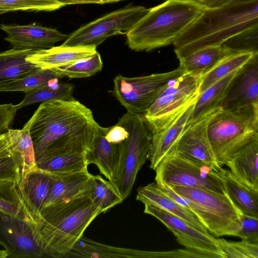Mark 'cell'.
Listing matches in <instances>:
<instances>
[{
  "mask_svg": "<svg viewBox=\"0 0 258 258\" xmlns=\"http://www.w3.org/2000/svg\"><path fill=\"white\" fill-rule=\"evenodd\" d=\"M99 126L92 111L72 97L41 102L23 127L30 134L36 160L63 150L88 151Z\"/></svg>",
  "mask_w": 258,
  "mask_h": 258,
  "instance_id": "6da1fadb",
  "label": "cell"
},
{
  "mask_svg": "<svg viewBox=\"0 0 258 258\" xmlns=\"http://www.w3.org/2000/svg\"><path fill=\"white\" fill-rule=\"evenodd\" d=\"M258 25V0H232L205 7L173 44L179 59L202 48L220 45L230 37Z\"/></svg>",
  "mask_w": 258,
  "mask_h": 258,
  "instance_id": "7a4b0ae2",
  "label": "cell"
},
{
  "mask_svg": "<svg viewBox=\"0 0 258 258\" xmlns=\"http://www.w3.org/2000/svg\"><path fill=\"white\" fill-rule=\"evenodd\" d=\"M101 213L100 208L87 196L43 208L36 217L43 257H65Z\"/></svg>",
  "mask_w": 258,
  "mask_h": 258,
  "instance_id": "3957f363",
  "label": "cell"
},
{
  "mask_svg": "<svg viewBox=\"0 0 258 258\" xmlns=\"http://www.w3.org/2000/svg\"><path fill=\"white\" fill-rule=\"evenodd\" d=\"M205 6L196 0H166L148 12L126 34L128 47L150 51L173 43Z\"/></svg>",
  "mask_w": 258,
  "mask_h": 258,
  "instance_id": "277c9868",
  "label": "cell"
},
{
  "mask_svg": "<svg viewBox=\"0 0 258 258\" xmlns=\"http://www.w3.org/2000/svg\"><path fill=\"white\" fill-rule=\"evenodd\" d=\"M207 133L221 167L241 148L258 140V105L234 110L218 108L209 121Z\"/></svg>",
  "mask_w": 258,
  "mask_h": 258,
  "instance_id": "5b68a950",
  "label": "cell"
},
{
  "mask_svg": "<svg viewBox=\"0 0 258 258\" xmlns=\"http://www.w3.org/2000/svg\"><path fill=\"white\" fill-rule=\"evenodd\" d=\"M169 186L183 198L187 208L198 216L213 236H235L240 229L241 213L226 194L199 187Z\"/></svg>",
  "mask_w": 258,
  "mask_h": 258,
  "instance_id": "8992f818",
  "label": "cell"
},
{
  "mask_svg": "<svg viewBox=\"0 0 258 258\" xmlns=\"http://www.w3.org/2000/svg\"><path fill=\"white\" fill-rule=\"evenodd\" d=\"M118 122L126 129L128 135L122 143L112 183L125 199L131 195L138 173L148 159L152 134L143 114L127 111Z\"/></svg>",
  "mask_w": 258,
  "mask_h": 258,
  "instance_id": "52a82bcc",
  "label": "cell"
},
{
  "mask_svg": "<svg viewBox=\"0 0 258 258\" xmlns=\"http://www.w3.org/2000/svg\"><path fill=\"white\" fill-rule=\"evenodd\" d=\"M218 168L190 156L170 152L155 169V182L158 185L199 187L226 194Z\"/></svg>",
  "mask_w": 258,
  "mask_h": 258,
  "instance_id": "ba28073f",
  "label": "cell"
},
{
  "mask_svg": "<svg viewBox=\"0 0 258 258\" xmlns=\"http://www.w3.org/2000/svg\"><path fill=\"white\" fill-rule=\"evenodd\" d=\"M200 80V77L184 74L168 83L143 114L151 134L164 128L197 100Z\"/></svg>",
  "mask_w": 258,
  "mask_h": 258,
  "instance_id": "9c48e42d",
  "label": "cell"
},
{
  "mask_svg": "<svg viewBox=\"0 0 258 258\" xmlns=\"http://www.w3.org/2000/svg\"><path fill=\"white\" fill-rule=\"evenodd\" d=\"M184 74L179 66L170 72L141 77L119 75L113 80L112 93L127 111L144 114L170 81Z\"/></svg>",
  "mask_w": 258,
  "mask_h": 258,
  "instance_id": "30bf717a",
  "label": "cell"
},
{
  "mask_svg": "<svg viewBox=\"0 0 258 258\" xmlns=\"http://www.w3.org/2000/svg\"><path fill=\"white\" fill-rule=\"evenodd\" d=\"M141 6H127L85 24L68 36L64 46H97L110 37L126 34L148 12Z\"/></svg>",
  "mask_w": 258,
  "mask_h": 258,
  "instance_id": "8fae6325",
  "label": "cell"
},
{
  "mask_svg": "<svg viewBox=\"0 0 258 258\" xmlns=\"http://www.w3.org/2000/svg\"><path fill=\"white\" fill-rule=\"evenodd\" d=\"M0 244L10 258L43 257L36 223L0 211Z\"/></svg>",
  "mask_w": 258,
  "mask_h": 258,
  "instance_id": "7c38bea8",
  "label": "cell"
},
{
  "mask_svg": "<svg viewBox=\"0 0 258 258\" xmlns=\"http://www.w3.org/2000/svg\"><path fill=\"white\" fill-rule=\"evenodd\" d=\"M144 213L161 221L176 237L177 242L186 248L211 255L225 258L217 244L216 238L197 229L180 218L151 204L145 203Z\"/></svg>",
  "mask_w": 258,
  "mask_h": 258,
  "instance_id": "4fadbf2b",
  "label": "cell"
},
{
  "mask_svg": "<svg viewBox=\"0 0 258 258\" xmlns=\"http://www.w3.org/2000/svg\"><path fill=\"white\" fill-rule=\"evenodd\" d=\"M0 29L7 34L5 40L17 49H48L57 42L65 40L68 36L56 29L36 23L24 25L2 24Z\"/></svg>",
  "mask_w": 258,
  "mask_h": 258,
  "instance_id": "5bb4252c",
  "label": "cell"
},
{
  "mask_svg": "<svg viewBox=\"0 0 258 258\" xmlns=\"http://www.w3.org/2000/svg\"><path fill=\"white\" fill-rule=\"evenodd\" d=\"M218 109L188 124L170 152L180 153L216 167H222L217 162L207 133L209 121Z\"/></svg>",
  "mask_w": 258,
  "mask_h": 258,
  "instance_id": "9a60e30c",
  "label": "cell"
},
{
  "mask_svg": "<svg viewBox=\"0 0 258 258\" xmlns=\"http://www.w3.org/2000/svg\"><path fill=\"white\" fill-rule=\"evenodd\" d=\"M254 105H258V54L239 70L220 108L234 110Z\"/></svg>",
  "mask_w": 258,
  "mask_h": 258,
  "instance_id": "2e32d148",
  "label": "cell"
},
{
  "mask_svg": "<svg viewBox=\"0 0 258 258\" xmlns=\"http://www.w3.org/2000/svg\"><path fill=\"white\" fill-rule=\"evenodd\" d=\"M195 101L186 106L164 128L152 134L148 156L151 169L155 170L182 134L188 123Z\"/></svg>",
  "mask_w": 258,
  "mask_h": 258,
  "instance_id": "e0dca14e",
  "label": "cell"
},
{
  "mask_svg": "<svg viewBox=\"0 0 258 258\" xmlns=\"http://www.w3.org/2000/svg\"><path fill=\"white\" fill-rule=\"evenodd\" d=\"M52 185L51 175L36 166L28 171L21 178L20 187L23 199L35 218L43 209Z\"/></svg>",
  "mask_w": 258,
  "mask_h": 258,
  "instance_id": "ac0fdd59",
  "label": "cell"
},
{
  "mask_svg": "<svg viewBox=\"0 0 258 258\" xmlns=\"http://www.w3.org/2000/svg\"><path fill=\"white\" fill-rule=\"evenodd\" d=\"M50 174L53 185L43 208L64 204L86 196L88 183L93 175L88 170L63 174Z\"/></svg>",
  "mask_w": 258,
  "mask_h": 258,
  "instance_id": "d6986e66",
  "label": "cell"
},
{
  "mask_svg": "<svg viewBox=\"0 0 258 258\" xmlns=\"http://www.w3.org/2000/svg\"><path fill=\"white\" fill-rule=\"evenodd\" d=\"M108 127L99 125L91 146L87 153L89 164H94L100 173L112 182L116 171L122 143L115 144L105 137Z\"/></svg>",
  "mask_w": 258,
  "mask_h": 258,
  "instance_id": "ffe728a7",
  "label": "cell"
},
{
  "mask_svg": "<svg viewBox=\"0 0 258 258\" xmlns=\"http://www.w3.org/2000/svg\"><path fill=\"white\" fill-rule=\"evenodd\" d=\"M136 200L143 204L156 205L180 218L200 231L210 234L194 212L178 204L165 193L155 182L139 187L137 189Z\"/></svg>",
  "mask_w": 258,
  "mask_h": 258,
  "instance_id": "44dd1931",
  "label": "cell"
},
{
  "mask_svg": "<svg viewBox=\"0 0 258 258\" xmlns=\"http://www.w3.org/2000/svg\"><path fill=\"white\" fill-rule=\"evenodd\" d=\"M96 46H64L62 45L36 51L26 59L42 69H51L94 54Z\"/></svg>",
  "mask_w": 258,
  "mask_h": 258,
  "instance_id": "7402d4cb",
  "label": "cell"
},
{
  "mask_svg": "<svg viewBox=\"0 0 258 258\" xmlns=\"http://www.w3.org/2000/svg\"><path fill=\"white\" fill-rule=\"evenodd\" d=\"M258 140L239 149L226 163L230 172L241 183L258 191Z\"/></svg>",
  "mask_w": 258,
  "mask_h": 258,
  "instance_id": "603a6c76",
  "label": "cell"
},
{
  "mask_svg": "<svg viewBox=\"0 0 258 258\" xmlns=\"http://www.w3.org/2000/svg\"><path fill=\"white\" fill-rule=\"evenodd\" d=\"M87 151L72 149L46 154L35 160L37 168L51 174H63L88 170Z\"/></svg>",
  "mask_w": 258,
  "mask_h": 258,
  "instance_id": "cb8c5ba5",
  "label": "cell"
},
{
  "mask_svg": "<svg viewBox=\"0 0 258 258\" xmlns=\"http://www.w3.org/2000/svg\"><path fill=\"white\" fill-rule=\"evenodd\" d=\"M36 51L13 48L0 52V92L13 81L41 69L26 59Z\"/></svg>",
  "mask_w": 258,
  "mask_h": 258,
  "instance_id": "d4e9b609",
  "label": "cell"
},
{
  "mask_svg": "<svg viewBox=\"0 0 258 258\" xmlns=\"http://www.w3.org/2000/svg\"><path fill=\"white\" fill-rule=\"evenodd\" d=\"M65 257L150 258V251L110 246L83 235Z\"/></svg>",
  "mask_w": 258,
  "mask_h": 258,
  "instance_id": "484cf974",
  "label": "cell"
},
{
  "mask_svg": "<svg viewBox=\"0 0 258 258\" xmlns=\"http://www.w3.org/2000/svg\"><path fill=\"white\" fill-rule=\"evenodd\" d=\"M240 69L224 77L200 94L194 103L187 125L199 120L208 113L220 108L232 80Z\"/></svg>",
  "mask_w": 258,
  "mask_h": 258,
  "instance_id": "4316f807",
  "label": "cell"
},
{
  "mask_svg": "<svg viewBox=\"0 0 258 258\" xmlns=\"http://www.w3.org/2000/svg\"><path fill=\"white\" fill-rule=\"evenodd\" d=\"M226 194L242 214L258 218V191L241 183L229 170L221 168Z\"/></svg>",
  "mask_w": 258,
  "mask_h": 258,
  "instance_id": "83f0119b",
  "label": "cell"
},
{
  "mask_svg": "<svg viewBox=\"0 0 258 258\" xmlns=\"http://www.w3.org/2000/svg\"><path fill=\"white\" fill-rule=\"evenodd\" d=\"M231 53L222 45L205 47L179 59L185 74L201 77Z\"/></svg>",
  "mask_w": 258,
  "mask_h": 258,
  "instance_id": "f1b7e54d",
  "label": "cell"
},
{
  "mask_svg": "<svg viewBox=\"0 0 258 258\" xmlns=\"http://www.w3.org/2000/svg\"><path fill=\"white\" fill-rule=\"evenodd\" d=\"M0 211L36 223L24 201L19 183L14 180H0Z\"/></svg>",
  "mask_w": 258,
  "mask_h": 258,
  "instance_id": "f546056e",
  "label": "cell"
},
{
  "mask_svg": "<svg viewBox=\"0 0 258 258\" xmlns=\"http://www.w3.org/2000/svg\"><path fill=\"white\" fill-rule=\"evenodd\" d=\"M86 196L100 208L102 213L121 203L124 200L115 186L99 175H93L91 177Z\"/></svg>",
  "mask_w": 258,
  "mask_h": 258,
  "instance_id": "4dcf8cb0",
  "label": "cell"
},
{
  "mask_svg": "<svg viewBox=\"0 0 258 258\" xmlns=\"http://www.w3.org/2000/svg\"><path fill=\"white\" fill-rule=\"evenodd\" d=\"M255 55L252 53H238L224 57L201 77L199 93H201L218 81L243 67Z\"/></svg>",
  "mask_w": 258,
  "mask_h": 258,
  "instance_id": "1f68e13d",
  "label": "cell"
},
{
  "mask_svg": "<svg viewBox=\"0 0 258 258\" xmlns=\"http://www.w3.org/2000/svg\"><path fill=\"white\" fill-rule=\"evenodd\" d=\"M58 80H51L42 87L25 93L23 100L16 105L17 110L36 103L72 98L75 86L70 83H59Z\"/></svg>",
  "mask_w": 258,
  "mask_h": 258,
  "instance_id": "d6a6232c",
  "label": "cell"
},
{
  "mask_svg": "<svg viewBox=\"0 0 258 258\" xmlns=\"http://www.w3.org/2000/svg\"><path fill=\"white\" fill-rule=\"evenodd\" d=\"M7 133L10 149L18 156L20 162L21 178L28 171L36 166L32 140L29 131L25 127L21 130L9 128Z\"/></svg>",
  "mask_w": 258,
  "mask_h": 258,
  "instance_id": "836d02e7",
  "label": "cell"
},
{
  "mask_svg": "<svg viewBox=\"0 0 258 258\" xmlns=\"http://www.w3.org/2000/svg\"><path fill=\"white\" fill-rule=\"evenodd\" d=\"M103 62L99 52L68 64L51 69L61 78H82L90 77L100 71Z\"/></svg>",
  "mask_w": 258,
  "mask_h": 258,
  "instance_id": "e575fe53",
  "label": "cell"
},
{
  "mask_svg": "<svg viewBox=\"0 0 258 258\" xmlns=\"http://www.w3.org/2000/svg\"><path fill=\"white\" fill-rule=\"evenodd\" d=\"M61 78L51 69H40L33 73L13 81L3 92L21 91L26 93L42 87L51 80Z\"/></svg>",
  "mask_w": 258,
  "mask_h": 258,
  "instance_id": "d590c367",
  "label": "cell"
},
{
  "mask_svg": "<svg viewBox=\"0 0 258 258\" xmlns=\"http://www.w3.org/2000/svg\"><path fill=\"white\" fill-rule=\"evenodd\" d=\"M222 45L231 54L246 52L258 54V25L234 35Z\"/></svg>",
  "mask_w": 258,
  "mask_h": 258,
  "instance_id": "8d00e7d4",
  "label": "cell"
},
{
  "mask_svg": "<svg viewBox=\"0 0 258 258\" xmlns=\"http://www.w3.org/2000/svg\"><path fill=\"white\" fill-rule=\"evenodd\" d=\"M62 7L56 0H0V14L17 11L50 12Z\"/></svg>",
  "mask_w": 258,
  "mask_h": 258,
  "instance_id": "74e56055",
  "label": "cell"
},
{
  "mask_svg": "<svg viewBox=\"0 0 258 258\" xmlns=\"http://www.w3.org/2000/svg\"><path fill=\"white\" fill-rule=\"evenodd\" d=\"M218 245L225 258H258V243L244 240L229 241L216 238Z\"/></svg>",
  "mask_w": 258,
  "mask_h": 258,
  "instance_id": "f35d334b",
  "label": "cell"
},
{
  "mask_svg": "<svg viewBox=\"0 0 258 258\" xmlns=\"http://www.w3.org/2000/svg\"><path fill=\"white\" fill-rule=\"evenodd\" d=\"M21 168L18 156L10 149L0 155V180L12 179L20 184Z\"/></svg>",
  "mask_w": 258,
  "mask_h": 258,
  "instance_id": "ab89813d",
  "label": "cell"
},
{
  "mask_svg": "<svg viewBox=\"0 0 258 258\" xmlns=\"http://www.w3.org/2000/svg\"><path fill=\"white\" fill-rule=\"evenodd\" d=\"M240 229L235 236L251 243H258V218L240 214Z\"/></svg>",
  "mask_w": 258,
  "mask_h": 258,
  "instance_id": "60d3db41",
  "label": "cell"
},
{
  "mask_svg": "<svg viewBox=\"0 0 258 258\" xmlns=\"http://www.w3.org/2000/svg\"><path fill=\"white\" fill-rule=\"evenodd\" d=\"M17 111L16 105L12 103L0 104V135L8 132Z\"/></svg>",
  "mask_w": 258,
  "mask_h": 258,
  "instance_id": "b9f144b4",
  "label": "cell"
},
{
  "mask_svg": "<svg viewBox=\"0 0 258 258\" xmlns=\"http://www.w3.org/2000/svg\"><path fill=\"white\" fill-rule=\"evenodd\" d=\"M127 135L126 129L118 121L116 124L108 127L105 137L111 143L119 144L123 142Z\"/></svg>",
  "mask_w": 258,
  "mask_h": 258,
  "instance_id": "7bdbcfd3",
  "label": "cell"
},
{
  "mask_svg": "<svg viewBox=\"0 0 258 258\" xmlns=\"http://www.w3.org/2000/svg\"><path fill=\"white\" fill-rule=\"evenodd\" d=\"M63 7L67 5L84 4H104L117 2L122 0H56Z\"/></svg>",
  "mask_w": 258,
  "mask_h": 258,
  "instance_id": "ee69618b",
  "label": "cell"
},
{
  "mask_svg": "<svg viewBox=\"0 0 258 258\" xmlns=\"http://www.w3.org/2000/svg\"><path fill=\"white\" fill-rule=\"evenodd\" d=\"M10 149V143L7 133L0 135V155L5 153Z\"/></svg>",
  "mask_w": 258,
  "mask_h": 258,
  "instance_id": "f6af8a7d",
  "label": "cell"
},
{
  "mask_svg": "<svg viewBox=\"0 0 258 258\" xmlns=\"http://www.w3.org/2000/svg\"><path fill=\"white\" fill-rule=\"evenodd\" d=\"M232 0H206L202 3L207 7H216L223 5Z\"/></svg>",
  "mask_w": 258,
  "mask_h": 258,
  "instance_id": "bcb514c9",
  "label": "cell"
},
{
  "mask_svg": "<svg viewBox=\"0 0 258 258\" xmlns=\"http://www.w3.org/2000/svg\"><path fill=\"white\" fill-rule=\"evenodd\" d=\"M8 253L5 250H0V258H7Z\"/></svg>",
  "mask_w": 258,
  "mask_h": 258,
  "instance_id": "7dc6e473",
  "label": "cell"
},
{
  "mask_svg": "<svg viewBox=\"0 0 258 258\" xmlns=\"http://www.w3.org/2000/svg\"><path fill=\"white\" fill-rule=\"evenodd\" d=\"M197 1H198V2L202 4L203 3H204L205 1H206V0H196Z\"/></svg>",
  "mask_w": 258,
  "mask_h": 258,
  "instance_id": "c3c4849f",
  "label": "cell"
}]
</instances>
